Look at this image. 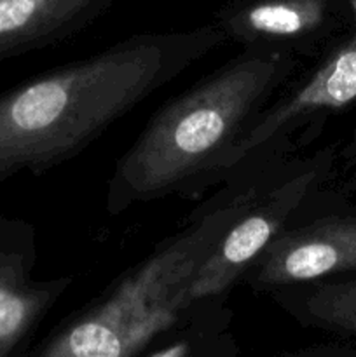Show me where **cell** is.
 I'll return each instance as SVG.
<instances>
[{"mask_svg":"<svg viewBox=\"0 0 356 357\" xmlns=\"http://www.w3.org/2000/svg\"><path fill=\"white\" fill-rule=\"evenodd\" d=\"M223 42L213 23L133 35L0 93V185L68 162Z\"/></svg>","mask_w":356,"mask_h":357,"instance_id":"cell-1","label":"cell"},{"mask_svg":"<svg viewBox=\"0 0 356 357\" xmlns=\"http://www.w3.org/2000/svg\"><path fill=\"white\" fill-rule=\"evenodd\" d=\"M299 58L241 52L163 105L115 162L105 208L115 216L166 197L218 187L227 157L258 114L292 82Z\"/></svg>","mask_w":356,"mask_h":357,"instance_id":"cell-2","label":"cell"},{"mask_svg":"<svg viewBox=\"0 0 356 357\" xmlns=\"http://www.w3.org/2000/svg\"><path fill=\"white\" fill-rule=\"evenodd\" d=\"M258 171L220 185L187 223L59 323L27 357H138L184 321L199 267L232 223Z\"/></svg>","mask_w":356,"mask_h":357,"instance_id":"cell-3","label":"cell"},{"mask_svg":"<svg viewBox=\"0 0 356 357\" xmlns=\"http://www.w3.org/2000/svg\"><path fill=\"white\" fill-rule=\"evenodd\" d=\"M337 145L295 153L258 171L232 223L199 267L192 300L230 296L244 272L281 232L293 213L320 187L330 183L339 166Z\"/></svg>","mask_w":356,"mask_h":357,"instance_id":"cell-4","label":"cell"},{"mask_svg":"<svg viewBox=\"0 0 356 357\" xmlns=\"http://www.w3.org/2000/svg\"><path fill=\"white\" fill-rule=\"evenodd\" d=\"M356 103V31L320 58L304 79L290 82L255 117L227 157L218 187L239 174L265 169L306 150L328 119Z\"/></svg>","mask_w":356,"mask_h":357,"instance_id":"cell-5","label":"cell"},{"mask_svg":"<svg viewBox=\"0 0 356 357\" xmlns=\"http://www.w3.org/2000/svg\"><path fill=\"white\" fill-rule=\"evenodd\" d=\"M346 274H356V206L325 185L300 204L239 284L269 295Z\"/></svg>","mask_w":356,"mask_h":357,"instance_id":"cell-6","label":"cell"},{"mask_svg":"<svg viewBox=\"0 0 356 357\" xmlns=\"http://www.w3.org/2000/svg\"><path fill=\"white\" fill-rule=\"evenodd\" d=\"M37 230L0 213V357H27L42 321L72 286V275L37 279Z\"/></svg>","mask_w":356,"mask_h":357,"instance_id":"cell-7","label":"cell"},{"mask_svg":"<svg viewBox=\"0 0 356 357\" xmlns=\"http://www.w3.org/2000/svg\"><path fill=\"white\" fill-rule=\"evenodd\" d=\"M213 24L241 49L321 58L334 45L339 9L335 0H236Z\"/></svg>","mask_w":356,"mask_h":357,"instance_id":"cell-8","label":"cell"},{"mask_svg":"<svg viewBox=\"0 0 356 357\" xmlns=\"http://www.w3.org/2000/svg\"><path fill=\"white\" fill-rule=\"evenodd\" d=\"M110 0H0V61L72 37Z\"/></svg>","mask_w":356,"mask_h":357,"instance_id":"cell-9","label":"cell"},{"mask_svg":"<svg viewBox=\"0 0 356 357\" xmlns=\"http://www.w3.org/2000/svg\"><path fill=\"white\" fill-rule=\"evenodd\" d=\"M269 296L300 326L356 338V274L286 286Z\"/></svg>","mask_w":356,"mask_h":357,"instance_id":"cell-10","label":"cell"},{"mask_svg":"<svg viewBox=\"0 0 356 357\" xmlns=\"http://www.w3.org/2000/svg\"><path fill=\"white\" fill-rule=\"evenodd\" d=\"M229 296L199 298L192 312L138 357H237Z\"/></svg>","mask_w":356,"mask_h":357,"instance_id":"cell-11","label":"cell"},{"mask_svg":"<svg viewBox=\"0 0 356 357\" xmlns=\"http://www.w3.org/2000/svg\"><path fill=\"white\" fill-rule=\"evenodd\" d=\"M269 357H356V349L349 345L339 344H320L311 345V347L295 349V351H286L281 354Z\"/></svg>","mask_w":356,"mask_h":357,"instance_id":"cell-12","label":"cell"},{"mask_svg":"<svg viewBox=\"0 0 356 357\" xmlns=\"http://www.w3.org/2000/svg\"><path fill=\"white\" fill-rule=\"evenodd\" d=\"M349 9H351V31H356V0H349ZM341 160L351 171L353 180L356 181V126L353 129L349 143L339 152V162Z\"/></svg>","mask_w":356,"mask_h":357,"instance_id":"cell-13","label":"cell"}]
</instances>
